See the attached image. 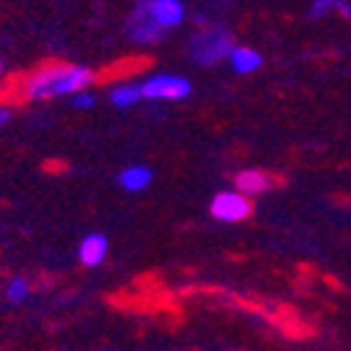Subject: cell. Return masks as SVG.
Here are the masks:
<instances>
[{
	"label": "cell",
	"mask_w": 351,
	"mask_h": 351,
	"mask_svg": "<svg viewBox=\"0 0 351 351\" xmlns=\"http://www.w3.org/2000/svg\"><path fill=\"white\" fill-rule=\"evenodd\" d=\"M0 71H3V62H0Z\"/></svg>",
	"instance_id": "cell-17"
},
{
	"label": "cell",
	"mask_w": 351,
	"mask_h": 351,
	"mask_svg": "<svg viewBox=\"0 0 351 351\" xmlns=\"http://www.w3.org/2000/svg\"><path fill=\"white\" fill-rule=\"evenodd\" d=\"M273 184H276V180L263 170H243V172H239L236 180H234L236 192H241L243 197H248V199H251V197H258V194L268 192Z\"/></svg>",
	"instance_id": "cell-7"
},
{
	"label": "cell",
	"mask_w": 351,
	"mask_h": 351,
	"mask_svg": "<svg viewBox=\"0 0 351 351\" xmlns=\"http://www.w3.org/2000/svg\"><path fill=\"white\" fill-rule=\"evenodd\" d=\"M108 256V239L104 234H88L79 243V261L86 268H96Z\"/></svg>",
	"instance_id": "cell-8"
},
{
	"label": "cell",
	"mask_w": 351,
	"mask_h": 351,
	"mask_svg": "<svg viewBox=\"0 0 351 351\" xmlns=\"http://www.w3.org/2000/svg\"><path fill=\"white\" fill-rule=\"evenodd\" d=\"M332 10H337V0H315L310 5V18L312 20H319V18H324L327 12H332Z\"/></svg>",
	"instance_id": "cell-13"
},
{
	"label": "cell",
	"mask_w": 351,
	"mask_h": 351,
	"mask_svg": "<svg viewBox=\"0 0 351 351\" xmlns=\"http://www.w3.org/2000/svg\"><path fill=\"white\" fill-rule=\"evenodd\" d=\"M8 302L10 304H20L25 302V300L29 298V282L25 280V278H12L10 282H8Z\"/></svg>",
	"instance_id": "cell-12"
},
{
	"label": "cell",
	"mask_w": 351,
	"mask_h": 351,
	"mask_svg": "<svg viewBox=\"0 0 351 351\" xmlns=\"http://www.w3.org/2000/svg\"><path fill=\"white\" fill-rule=\"evenodd\" d=\"M211 217L217 221L223 223H239L243 219H248L253 214V204L248 197H243L241 192L234 189H226V192H219L209 204Z\"/></svg>",
	"instance_id": "cell-5"
},
{
	"label": "cell",
	"mask_w": 351,
	"mask_h": 351,
	"mask_svg": "<svg viewBox=\"0 0 351 351\" xmlns=\"http://www.w3.org/2000/svg\"><path fill=\"white\" fill-rule=\"evenodd\" d=\"M152 182V170L145 165H130L125 167L121 175H118V184L125 189V192H143V189L150 187Z\"/></svg>",
	"instance_id": "cell-9"
},
{
	"label": "cell",
	"mask_w": 351,
	"mask_h": 351,
	"mask_svg": "<svg viewBox=\"0 0 351 351\" xmlns=\"http://www.w3.org/2000/svg\"><path fill=\"white\" fill-rule=\"evenodd\" d=\"M10 116H12V113L8 111V108H3V106H0V128H3V125H8V121H10Z\"/></svg>",
	"instance_id": "cell-16"
},
{
	"label": "cell",
	"mask_w": 351,
	"mask_h": 351,
	"mask_svg": "<svg viewBox=\"0 0 351 351\" xmlns=\"http://www.w3.org/2000/svg\"><path fill=\"white\" fill-rule=\"evenodd\" d=\"M150 10L165 32L184 23V15H187V8L182 0H150Z\"/></svg>",
	"instance_id": "cell-6"
},
{
	"label": "cell",
	"mask_w": 351,
	"mask_h": 351,
	"mask_svg": "<svg viewBox=\"0 0 351 351\" xmlns=\"http://www.w3.org/2000/svg\"><path fill=\"white\" fill-rule=\"evenodd\" d=\"M94 71L79 64H47L27 76L20 86L25 99H57L66 94H82L94 84Z\"/></svg>",
	"instance_id": "cell-1"
},
{
	"label": "cell",
	"mask_w": 351,
	"mask_h": 351,
	"mask_svg": "<svg viewBox=\"0 0 351 351\" xmlns=\"http://www.w3.org/2000/svg\"><path fill=\"white\" fill-rule=\"evenodd\" d=\"M141 94L150 101H182L192 94V84L180 74H155L141 84Z\"/></svg>",
	"instance_id": "cell-4"
},
{
	"label": "cell",
	"mask_w": 351,
	"mask_h": 351,
	"mask_svg": "<svg viewBox=\"0 0 351 351\" xmlns=\"http://www.w3.org/2000/svg\"><path fill=\"white\" fill-rule=\"evenodd\" d=\"M228 62H231L234 71H239V74H251V71L261 69L263 57L251 47H236L234 52H231V57H228Z\"/></svg>",
	"instance_id": "cell-10"
},
{
	"label": "cell",
	"mask_w": 351,
	"mask_h": 351,
	"mask_svg": "<svg viewBox=\"0 0 351 351\" xmlns=\"http://www.w3.org/2000/svg\"><path fill=\"white\" fill-rule=\"evenodd\" d=\"M125 32L135 45H152L160 42L165 37V29L158 25L155 15L150 10V0H141L135 3V8L130 10L128 20H125Z\"/></svg>",
	"instance_id": "cell-3"
},
{
	"label": "cell",
	"mask_w": 351,
	"mask_h": 351,
	"mask_svg": "<svg viewBox=\"0 0 351 351\" xmlns=\"http://www.w3.org/2000/svg\"><path fill=\"white\" fill-rule=\"evenodd\" d=\"M337 10L341 12V18H351V3L346 0H337Z\"/></svg>",
	"instance_id": "cell-15"
},
{
	"label": "cell",
	"mask_w": 351,
	"mask_h": 351,
	"mask_svg": "<svg viewBox=\"0 0 351 351\" xmlns=\"http://www.w3.org/2000/svg\"><path fill=\"white\" fill-rule=\"evenodd\" d=\"M141 99H143L141 86H135V84H121V86L111 88V104L118 106V108H130V106H135Z\"/></svg>",
	"instance_id": "cell-11"
},
{
	"label": "cell",
	"mask_w": 351,
	"mask_h": 351,
	"mask_svg": "<svg viewBox=\"0 0 351 351\" xmlns=\"http://www.w3.org/2000/svg\"><path fill=\"white\" fill-rule=\"evenodd\" d=\"M71 106H74V108H79V111H88V108H94V106H96V99H94V94L82 91V94H76L74 99H71Z\"/></svg>",
	"instance_id": "cell-14"
},
{
	"label": "cell",
	"mask_w": 351,
	"mask_h": 351,
	"mask_svg": "<svg viewBox=\"0 0 351 351\" xmlns=\"http://www.w3.org/2000/svg\"><path fill=\"white\" fill-rule=\"evenodd\" d=\"M236 49L234 35L231 29L223 25H206V27L197 29L189 37L187 52L192 57V62H197L199 66H214L221 59L231 57V52Z\"/></svg>",
	"instance_id": "cell-2"
}]
</instances>
